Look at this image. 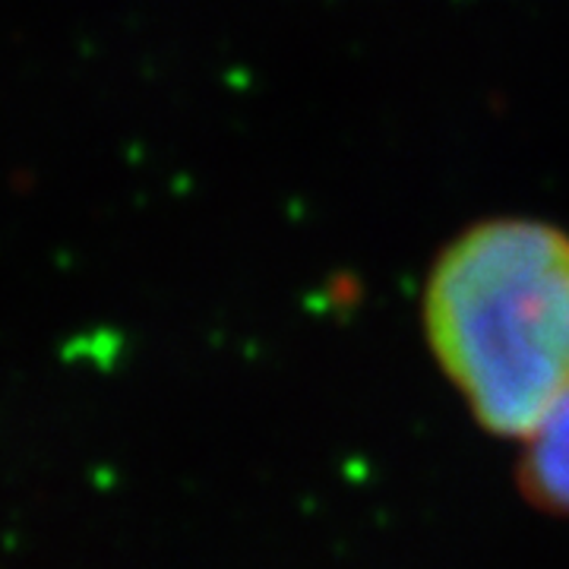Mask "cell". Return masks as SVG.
<instances>
[{"instance_id": "7a4b0ae2", "label": "cell", "mask_w": 569, "mask_h": 569, "mask_svg": "<svg viewBox=\"0 0 569 569\" xmlns=\"http://www.w3.org/2000/svg\"><path fill=\"white\" fill-rule=\"evenodd\" d=\"M526 481L553 509H569V399L550 411L529 437Z\"/></svg>"}, {"instance_id": "6da1fadb", "label": "cell", "mask_w": 569, "mask_h": 569, "mask_svg": "<svg viewBox=\"0 0 569 569\" xmlns=\"http://www.w3.org/2000/svg\"><path fill=\"white\" fill-rule=\"evenodd\" d=\"M425 329L440 367L493 433L531 437L569 399V234L481 222L430 269Z\"/></svg>"}]
</instances>
